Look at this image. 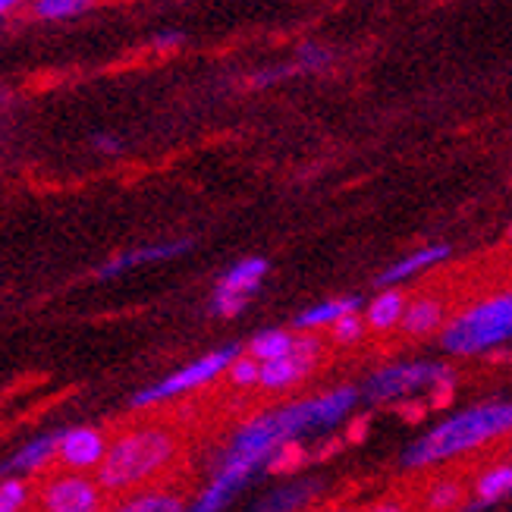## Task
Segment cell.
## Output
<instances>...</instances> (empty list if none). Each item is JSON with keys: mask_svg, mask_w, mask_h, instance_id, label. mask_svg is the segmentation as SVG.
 <instances>
[{"mask_svg": "<svg viewBox=\"0 0 512 512\" xmlns=\"http://www.w3.org/2000/svg\"><path fill=\"white\" fill-rule=\"evenodd\" d=\"M359 396L362 393L355 387H337L321 396L296 399V403H286L280 409L261 412L233 434L230 447L220 453L217 465H252V469H261L283 447L296 443V437L308 431L337 428L359 406Z\"/></svg>", "mask_w": 512, "mask_h": 512, "instance_id": "obj_1", "label": "cell"}, {"mask_svg": "<svg viewBox=\"0 0 512 512\" xmlns=\"http://www.w3.org/2000/svg\"><path fill=\"white\" fill-rule=\"evenodd\" d=\"M506 434H512V403H481L447 421H440L425 437H418L403 453L399 465L409 472L428 469V465H440L453 456H465Z\"/></svg>", "mask_w": 512, "mask_h": 512, "instance_id": "obj_2", "label": "cell"}, {"mask_svg": "<svg viewBox=\"0 0 512 512\" xmlns=\"http://www.w3.org/2000/svg\"><path fill=\"white\" fill-rule=\"evenodd\" d=\"M180 447V434L167 425L132 428L107 447L95 481L104 487V494H123L132 487H142L145 481L170 469L180 456Z\"/></svg>", "mask_w": 512, "mask_h": 512, "instance_id": "obj_3", "label": "cell"}, {"mask_svg": "<svg viewBox=\"0 0 512 512\" xmlns=\"http://www.w3.org/2000/svg\"><path fill=\"white\" fill-rule=\"evenodd\" d=\"M506 340H512V289L462 308L440 330V346L450 355H481Z\"/></svg>", "mask_w": 512, "mask_h": 512, "instance_id": "obj_4", "label": "cell"}, {"mask_svg": "<svg viewBox=\"0 0 512 512\" xmlns=\"http://www.w3.org/2000/svg\"><path fill=\"white\" fill-rule=\"evenodd\" d=\"M421 387H456V371L450 365H437V362L390 365L368 377L362 396L368 403H396V399H409Z\"/></svg>", "mask_w": 512, "mask_h": 512, "instance_id": "obj_5", "label": "cell"}, {"mask_svg": "<svg viewBox=\"0 0 512 512\" xmlns=\"http://www.w3.org/2000/svg\"><path fill=\"white\" fill-rule=\"evenodd\" d=\"M239 355H242V349H239L236 343L220 346V349L202 355V359H195V362H189L186 368L173 371L170 377H164V381H158V384H151V387L139 390L136 396H132V409L158 406V403H167V399H173V396H183V393H189V390H198V387L211 384L214 377L227 374V368L239 359Z\"/></svg>", "mask_w": 512, "mask_h": 512, "instance_id": "obj_6", "label": "cell"}, {"mask_svg": "<svg viewBox=\"0 0 512 512\" xmlns=\"http://www.w3.org/2000/svg\"><path fill=\"white\" fill-rule=\"evenodd\" d=\"M324 349H327V343L318 337V333L305 330L302 337H296V346L289 349L283 359H274V362L261 365V387L267 393L293 390L296 384H302L305 377L321 365Z\"/></svg>", "mask_w": 512, "mask_h": 512, "instance_id": "obj_7", "label": "cell"}, {"mask_svg": "<svg viewBox=\"0 0 512 512\" xmlns=\"http://www.w3.org/2000/svg\"><path fill=\"white\" fill-rule=\"evenodd\" d=\"M38 500L44 512H101L104 487L79 472H66L44 481Z\"/></svg>", "mask_w": 512, "mask_h": 512, "instance_id": "obj_8", "label": "cell"}, {"mask_svg": "<svg viewBox=\"0 0 512 512\" xmlns=\"http://www.w3.org/2000/svg\"><path fill=\"white\" fill-rule=\"evenodd\" d=\"M107 437L98 428H66L60 434V447H57V459L66 472H88L98 469L107 456Z\"/></svg>", "mask_w": 512, "mask_h": 512, "instance_id": "obj_9", "label": "cell"}, {"mask_svg": "<svg viewBox=\"0 0 512 512\" xmlns=\"http://www.w3.org/2000/svg\"><path fill=\"white\" fill-rule=\"evenodd\" d=\"M447 311H450L447 299H443L440 293L425 289V293L409 299V308H406L399 330H403V337H409V340H425V337H431V333L447 327Z\"/></svg>", "mask_w": 512, "mask_h": 512, "instance_id": "obj_10", "label": "cell"}, {"mask_svg": "<svg viewBox=\"0 0 512 512\" xmlns=\"http://www.w3.org/2000/svg\"><path fill=\"white\" fill-rule=\"evenodd\" d=\"M192 249L189 239H173V242H154V246H142V249H129L120 252L110 261H104L98 267V280H114L132 267H142V264H158V261H170V258H180Z\"/></svg>", "mask_w": 512, "mask_h": 512, "instance_id": "obj_11", "label": "cell"}, {"mask_svg": "<svg viewBox=\"0 0 512 512\" xmlns=\"http://www.w3.org/2000/svg\"><path fill=\"white\" fill-rule=\"evenodd\" d=\"M255 472L258 469H252V465H217V472H214V478L208 484V491H202V497L192 503L189 512H220L242 491V487H246V481Z\"/></svg>", "mask_w": 512, "mask_h": 512, "instance_id": "obj_12", "label": "cell"}, {"mask_svg": "<svg viewBox=\"0 0 512 512\" xmlns=\"http://www.w3.org/2000/svg\"><path fill=\"white\" fill-rule=\"evenodd\" d=\"M447 258H450V246H425V249H415L406 258H399L396 264H390L387 271L377 277L374 283H377V289H390V286L403 283V280H412L415 274L428 271V267L447 261Z\"/></svg>", "mask_w": 512, "mask_h": 512, "instance_id": "obj_13", "label": "cell"}, {"mask_svg": "<svg viewBox=\"0 0 512 512\" xmlns=\"http://www.w3.org/2000/svg\"><path fill=\"white\" fill-rule=\"evenodd\" d=\"M472 494H475V500L465 503L462 512H481L487 506H494L497 500L509 497L512 494V459L481 472L472 484Z\"/></svg>", "mask_w": 512, "mask_h": 512, "instance_id": "obj_14", "label": "cell"}, {"mask_svg": "<svg viewBox=\"0 0 512 512\" xmlns=\"http://www.w3.org/2000/svg\"><path fill=\"white\" fill-rule=\"evenodd\" d=\"M267 258H242L236 261L230 271L217 280V289L214 293H224V296H236V299H252L258 283L264 280L267 274Z\"/></svg>", "mask_w": 512, "mask_h": 512, "instance_id": "obj_15", "label": "cell"}, {"mask_svg": "<svg viewBox=\"0 0 512 512\" xmlns=\"http://www.w3.org/2000/svg\"><path fill=\"white\" fill-rule=\"evenodd\" d=\"M409 308V296L403 289H381L365 308V321H368V330L374 333H390L393 327L403 324V315Z\"/></svg>", "mask_w": 512, "mask_h": 512, "instance_id": "obj_16", "label": "cell"}, {"mask_svg": "<svg viewBox=\"0 0 512 512\" xmlns=\"http://www.w3.org/2000/svg\"><path fill=\"white\" fill-rule=\"evenodd\" d=\"M60 434L63 431H51V434H41L35 440H29L26 447L19 453H13L4 465H0V475H16V472H38L41 465H48L57 456L60 447Z\"/></svg>", "mask_w": 512, "mask_h": 512, "instance_id": "obj_17", "label": "cell"}, {"mask_svg": "<svg viewBox=\"0 0 512 512\" xmlns=\"http://www.w3.org/2000/svg\"><path fill=\"white\" fill-rule=\"evenodd\" d=\"M465 494H472V487L465 484V478L440 475L425 487V494H421V509L425 512H453V509L465 506Z\"/></svg>", "mask_w": 512, "mask_h": 512, "instance_id": "obj_18", "label": "cell"}, {"mask_svg": "<svg viewBox=\"0 0 512 512\" xmlns=\"http://www.w3.org/2000/svg\"><path fill=\"white\" fill-rule=\"evenodd\" d=\"M362 308V299L359 296H343V299H327L321 305H311L305 308L302 315L293 318V327L296 330H318V327H333L340 318L346 315H355V311Z\"/></svg>", "mask_w": 512, "mask_h": 512, "instance_id": "obj_19", "label": "cell"}, {"mask_svg": "<svg viewBox=\"0 0 512 512\" xmlns=\"http://www.w3.org/2000/svg\"><path fill=\"white\" fill-rule=\"evenodd\" d=\"M315 494H318V481H296L271 491L261 503L252 506V512H299L315 500Z\"/></svg>", "mask_w": 512, "mask_h": 512, "instance_id": "obj_20", "label": "cell"}, {"mask_svg": "<svg viewBox=\"0 0 512 512\" xmlns=\"http://www.w3.org/2000/svg\"><path fill=\"white\" fill-rule=\"evenodd\" d=\"M101 0H29V16L44 26H57V22H70L85 13H92Z\"/></svg>", "mask_w": 512, "mask_h": 512, "instance_id": "obj_21", "label": "cell"}, {"mask_svg": "<svg viewBox=\"0 0 512 512\" xmlns=\"http://www.w3.org/2000/svg\"><path fill=\"white\" fill-rule=\"evenodd\" d=\"M293 346H296V337H293V333L274 327V330H261V333H255L252 343H249V355L264 365V362L283 359V355H286L289 349H293Z\"/></svg>", "mask_w": 512, "mask_h": 512, "instance_id": "obj_22", "label": "cell"}, {"mask_svg": "<svg viewBox=\"0 0 512 512\" xmlns=\"http://www.w3.org/2000/svg\"><path fill=\"white\" fill-rule=\"evenodd\" d=\"M365 333H368V321L359 315V311H355V315H346V318H340L337 324L330 327L327 343H330V346L346 349V346L362 343V340H365Z\"/></svg>", "mask_w": 512, "mask_h": 512, "instance_id": "obj_23", "label": "cell"}, {"mask_svg": "<svg viewBox=\"0 0 512 512\" xmlns=\"http://www.w3.org/2000/svg\"><path fill=\"white\" fill-rule=\"evenodd\" d=\"M114 512H186V506L173 494H142V497H132L129 503L117 506Z\"/></svg>", "mask_w": 512, "mask_h": 512, "instance_id": "obj_24", "label": "cell"}, {"mask_svg": "<svg viewBox=\"0 0 512 512\" xmlns=\"http://www.w3.org/2000/svg\"><path fill=\"white\" fill-rule=\"evenodd\" d=\"M227 381L236 387V390H252L261 384V362L252 359L249 352H242L239 359L227 368Z\"/></svg>", "mask_w": 512, "mask_h": 512, "instance_id": "obj_25", "label": "cell"}, {"mask_svg": "<svg viewBox=\"0 0 512 512\" xmlns=\"http://www.w3.org/2000/svg\"><path fill=\"white\" fill-rule=\"evenodd\" d=\"M330 63H333V51L324 48V44H302L293 60L296 73H321Z\"/></svg>", "mask_w": 512, "mask_h": 512, "instance_id": "obj_26", "label": "cell"}, {"mask_svg": "<svg viewBox=\"0 0 512 512\" xmlns=\"http://www.w3.org/2000/svg\"><path fill=\"white\" fill-rule=\"evenodd\" d=\"M26 497H29V487L19 478L0 481V512H19L22 503H26Z\"/></svg>", "mask_w": 512, "mask_h": 512, "instance_id": "obj_27", "label": "cell"}, {"mask_svg": "<svg viewBox=\"0 0 512 512\" xmlns=\"http://www.w3.org/2000/svg\"><path fill=\"white\" fill-rule=\"evenodd\" d=\"M186 38H183V32H161V35H154L151 38V48L154 51H158V54H170V51H176V48H180V44H183Z\"/></svg>", "mask_w": 512, "mask_h": 512, "instance_id": "obj_28", "label": "cell"}, {"mask_svg": "<svg viewBox=\"0 0 512 512\" xmlns=\"http://www.w3.org/2000/svg\"><path fill=\"white\" fill-rule=\"evenodd\" d=\"M92 148L101 151V154H120L123 142L117 136H110V132H98V136H92Z\"/></svg>", "mask_w": 512, "mask_h": 512, "instance_id": "obj_29", "label": "cell"}, {"mask_svg": "<svg viewBox=\"0 0 512 512\" xmlns=\"http://www.w3.org/2000/svg\"><path fill=\"white\" fill-rule=\"evenodd\" d=\"M365 512H412L406 500L399 497H384V500H374Z\"/></svg>", "mask_w": 512, "mask_h": 512, "instance_id": "obj_30", "label": "cell"}, {"mask_svg": "<svg viewBox=\"0 0 512 512\" xmlns=\"http://www.w3.org/2000/svg\"><path fill=\"white\" fill-rule=\"evenodd\" d=\"M22 10H29V0H0V19H10Z\"/></svg>", "mask_w": 512, "mask_h": 512, "instance_id": "obj_31", "label": "cell"}, {"mask_svg": "<svg viewBox=\"0 0 512 512\" xmlns=\"http://www.w3.org/2000/svg\"><path fill=\"white\" fill-rule=\"evenodd\" d=\"M506 456L512 459V434H509V443H506Z\"/></svg>", "mask_w": 512, "mask_h": 512, "instance_id": "obj_32", "label": "cell"}, {"mask_svg": "<svg viewBox=\"0 0 512 512\" xmlns=\"http://www.w3.org/2000/svg\"><path fill=\"white\" fill-rule=\"evenodd\" d=\"M324 512H355V509H324Z\"/></svg>", "mask_w": 512, "mask_h": 512, "instance_id": "obj_33", "label": "cell"}, {"mask_svg": "<svg viewBox=\"0 0 512 512\" xmlns=\"http://www.w3.org/2000/svg\"><path fill=\"white\" fill-rule=\"evenodd\" d=\"M506 239H509V242H512V227H509V230H506Z\"/></svg>", "mask_w": 512, "mask_h": 512, "instance_id": "obj_34", "label": "cell"}]
</instances>
